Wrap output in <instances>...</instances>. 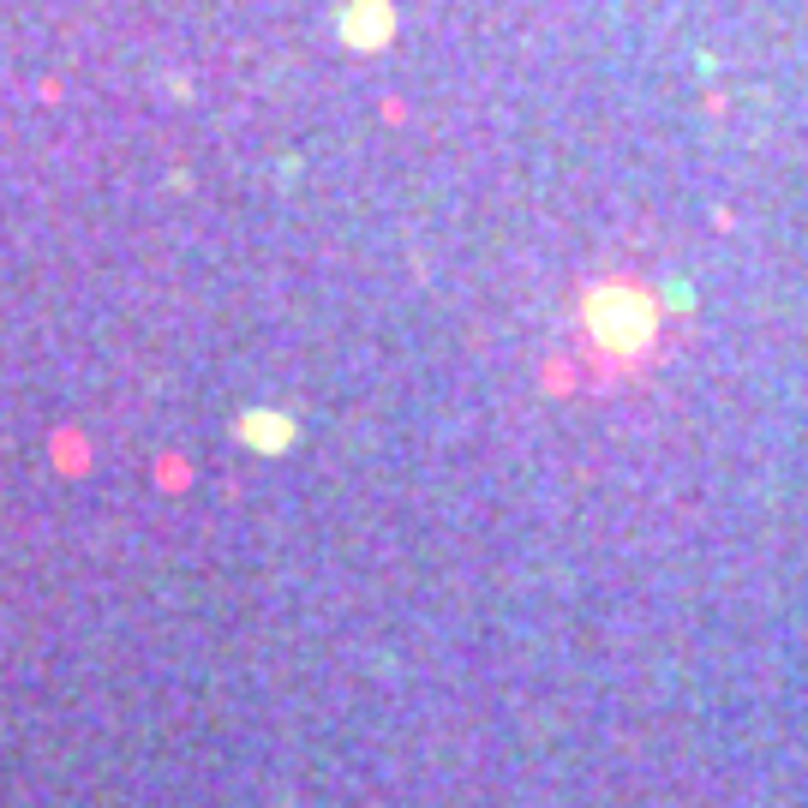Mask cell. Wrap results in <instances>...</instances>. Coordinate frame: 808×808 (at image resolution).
I'll return each mask as SVG.
<instances>
[{"label":"cell","mask_w":808,"mask_h":808,"mask_svg":"<svg viewBox=\"0 0 808 808\" xmlns=\"http://www.w3.org/2000/svg\"><path fill=\"white\" fill-rule=\"evenodd\" d=\"M593 318H599V336H605L611 348H640L647 330H653V312H647L640 293H605V300L593 305Z\"/></svg>","instance_id":"6da1fadb"}]
</instances>
